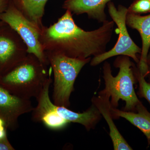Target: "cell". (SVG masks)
Returning a JSON list of instances; mask_svg holds the SVG:
<instances>
[{
	"mask_svg": "<svg viewBox=\"0 0 150 150\" xmlns=\"http://www.w3.org/2000/svg\"><path fill=\"white\" fill-rule=\"evenodd\" d=\"M28 48L8 25L0 26V75L8 71L27 56Z\"/></svg>",
	"mask_w": 150,
	"mask_h": 150,
	"instance_id": "7",
	"label": "cell"
},
{
	"mask_svg": "<svg viewBox=\"0 0 150 150\" xmlns=\"http://www.w3.org/2000/svg\"><path fill=\"white\" fill-rule=\"evenodd\" d=\"M5 23L4 22L1 21H0V26H1V25H3L5 24Z\"/></svg>",
	"mask_w": 150,
	"mask_h": 150,
	"instance_id": "23",
	"label": "cell"
},
{
	"mask_svg": "<svg viewBox=\"0 0 150 150\" xmlns=\"http://www.w3.org/2000/svg\"><path fill=\"white\" fill-rule=\"evenodd\" d=\"M10 0H0V14L4 12L8 7Z\"/></svg>",
	"mask_w": 150,
	"mask_h": 150,
	"instance_id": "19",
	"label": "cell"
},
{
	"mask_svg": "<svg viewBox=\"0 0 150 150\" xmlns=\"http://www.w3.org/2000/svg\"><path fill=\"white\" fill-rule=\"evenodd\" d=\"M108 7L110 16L118 27V40L111 50L94 57L91 62V65L97 66L109 58L118 56H128L138 64L140 59L139 54L141 55L142 48L134 43L127 30L126 17L128 8L121 5L116 8L114 3L111 2L108 4Z\"/></svg>",
	"mask_w": 150,
	"mask_h": 150,
	"instance_id": "5",
	"label": "cell"
},
{
	"mask_svg": "<svg viewBox=\"0 0 150 150\" xmlns=\"http://www.w3.org/2000/svg\"><path fill=\"white\" fill-rule=\"evenodd\" d=\"M45 52L54 73L53 103L58 106L69 107L75 81L84 66L90 62L91 58L74 59L59 53Z\"/></svg>",
	"mask_w": 150,
	"mask_h": 150,
	"instance_id": "4",
	"label": "cell"
},
{
	"mask_svg": "<svg viewBox=\"0 0 150 150\" xmlns=\"http://www.w3.org/2000/svg\"><path fill=\"white\" fill-rule=\"evenodd\" d=\"M110 110L113 119L120 117L125 118L140 129L146 136L148 146H150V112L142 102L137 105L135 112L118 110L111 107Z\"/></svg>",
	"mask_w": 150,
	"mask_h": 150,
	"instance_id": "14",
	"label": "cell"
},
{
	"mask_svg": "<svg viewBox=\"0 0 150 150\" xmlns=\"http://www.w3.org/2000/svg\"><path fill=\"white\" fill-rule=\"evenodd\" d=\"M114 65L119 69L115 77L112 76L110 64L105 62L103 69L105 87L99 93L110 97L111 107H118L121 99L126 102L123 110L135 112L137 105L141 101L134 88L137 81L134 72L135 65L128 56H120L115 59Z\"/></svg>",
	"mask_w": 150,
	"mask_h": 150,
	"instance_id": "3",
	"label": "cell"
},
{
	"mask_svg": "<svg viewBox=\"0 0 150 150\" xmlns=\"http://www.w3.org/2000/svg\"><path fill=\"white\" fill-rule=\"evenodd\" d=\"M56 113L69 123H77L84 126L87 131L94 129L102 118L98 109L93 104L86 111L79 113L72 111L68 108L53 105Z\"/></svg>",
	"mask_w": 150,
	"mask_h": 150,
	"instance_id": "13",
	"label": "cell"
},
{
	"mask_svg": "<svg viewBox=\"0 0 150 150\" xmlns=\"http://www.w3.org/2000/svg\"><path fill=\"white\" fill-rule=\"evenodd\" d=\"M12 1L25 17L40 29L44 26L42 18L48 0H14Z\"/></svg>",
	"mask_w": 150,
	"mask_h": 150,
	"instance_id": "15",
	"label": "cell"
},
{
	"mask_svg": "<svg viewBox=\"0 0 150 150\" xmlns=\"http://www.w3.org/2000/svg\"><path fill=\"white\" fill-rule=\"evenodd\" d=\"M0 21L8 25L18 34L26 44L28 54L35 55L46 66L49 64L40 42L41 29L26 18L11 1L7 9L0 14Z\"/></svg>",
	"mask_w": 150,
	"mask_h": 150,
	"instance_id": "6",
	"label": "cell"
},
{
	"mask_svg": "<svg viewBox=\"0 0 150 150\" xmlns=\"http://www.w3.org/2000/svg\"><path fill=\"white\" fill-rule=\"evenodd\" d=\"M6 129L5 126L0 127V140L3 139L7 137L6 131Z\"/></svg>",
	"mask_w": 150,
	"mask_h": 150,
	"instance_id": "20",
	"label": "cell"
},
{
	"mask_svg": "<svg viewBox=\"0 0 150 150\" xmlns=\"http://www.w3.org/2000/svg\"><path fill=\"white\" fill-rule=\"evenodd\" d=\"M34 109L30 99L12 93L0 85V118L7 129L16 130L21 115L32 112Z\"/></svg>",
	"mask_w": 150,
	"mask_h": 150,
	"instance_id": "8",
	"label": "cell"
},
{
	"mask_svg": "<svg viewBox=\"0 0 150 150\" xmlns=\"http://www.w3.org/2000/svg\"><path fill=\"white\" fill-rule=\"evenodd\" d=\"M47 66L33 54H28L16 66L0 75V85L18 96L36 99L51 77V68L48 70Z\"/></svg>",
	"mask_w": 150,
	"mask_h": 150,
	"instance_id": "2",
	"label": "cell"
},
{
	"mask_svg": "<svg viewBox=\"0 0 150 150\" xmlns=\"http://www.w3.org/2000/svg\"><path fill=\"white\" fill-rule=\"evenodd\" d=\"M134 72L139 84V96L144 98L150 104V83L148 82L145 77L140 73L138 68L135 67Z\"/></svg>",
	"mask_w": 150,
	"mask_h": 150,
	"instance_id": "16",
	"label": "cell"
},
{
	"mask_svg": "<svg viewBox=\"0 0 150 150\" xmlns=\"http://www.w3.org/2000/svg\"><path fill=\"white\" fill-rule=\"evenodd\" d=\"M113 21L106 20L101 27L85 31L79 27L73 14L67 10L58 21L41 30L40 42L44 51L55 52L74 59H84L106 51L114 29Z\"/></svg>",
	"mask_w": 150,
	"mask_h": 150,
	"instance_id": "1",
	"label": "cell"
},
{
	"mask_svg": "<svg viewBox=\"0 0 150 150\" xmlns=\"http://www.w3.org/2000/svg\"><path fill=\"white\" fill-rule=\"evenodd\" d=\"M52 81L51 78H49L36 98L38 104L32 111V119L35 122L43 123L48 129L60 130L65 128L69 123L60 117L53 107L54 103L49 95V88Z\"/></svg>",
	"mask_w": 150,
	"mask_h": 150,
	"instance_id": "9",
	"label": "cell"
},
{
	"mask_svg": "<svg viewBox=\"0 0 150 150\" xmlns=\"http://www.w3.org/2000/svg\"><path fill=\"white\" fill-rule=\"evenodd\" d=\"M14 148L8 139L7 137L0 140V150H14Z\"/></svg>",
	"mask_w": 150,
	"mask_h": 150,
	"instance_id": "18",
	"label": "cell"
},
{
	"mask_svg": "<svg viewBox=\"0 0 150 150\" xmlns=\"http://www.w3.org/2000/svg\"><path fill=\"white\" fill-rule=\"evenodd\" d=\"M128 12L139 15L150 13V0H134Z\"/></svg>",
	"mask_w": 150,
	"mask_h": 150,
	"instance_id": "17",
	"label": "cell"
},
{
	"mask_svg": "<svg viewBox=\"0 0 150 150\" xmlns=\"http://www.w3.org/2000/svg\"><path fill=\"white\" fill-rule=\"evenodd\" d=\"M5 126V124L4 122L3 121L1 118H0V127L2 126Z\"/></svg>",
	"mask_w": 150,
	"mask_h": 150,
	"instance_id": "22",
	"label": "cell"
},
{
	"mask_svg": "<svg viewBox=\"0 0 150 150\" xmlns=\"http://www.w3.org/2000/svg\"><path fill=\"white\" fill-rule=\"evenodd\" d=\"M110 0H67L63 8L76 15L86 13L90 18L103 23L107 20L105 8Z\"/></svg>",
	"mask_w": 150,
	"mask_h": 150,
	"instance_id": "12",
	"label": "cell"
},
{
	"mask_svg": "<svg viewBox=\"0 0 150 150\" xmlns=\"http://www.w3.org/2000/svg\"><path fill=\"white\" fill-rule=\"evenodd\" d=\"M126 24L129 27L137 30L142 38V46L138 69L145 77L149 74L147 57L150 47V14L142 16L128 12Z\"/></svg>",
	"mask_w": 150,
	"mask_h": 150,
	"instance_id": "10",
	"label": "cell"
},
{
	"mask_svg": "<svg viewBox=\"0 0 150 150\" xmlns=\"http://www.w3.org/2000/svg\"><path fill=\"white\" fill-rule=\"evenodd\" d=\"M147 64L148 69H149V74L148 76H149V79L150 81V47L149 53H148L147 57Z\"/></svg>",
	"mask_w": 150,
	"mask_h": 150,
	"instance_id": "21",
	"label": "cell"
},
{
	"mask_svg": "<svg viewBox=\"0 0 150 150\" xmlns=\"http://www.w3.org/2000/svg\"><path fill=\"white\" fill-rule=\"evenodd\" d=\"M110 97L106 95L99 93L98 96H93L92 98V103L98 109L101 115L107 122L112 140L113 149L115 150H131L133 149L118 131L113 122V118L110 110Z\"/></svg>",
	"mask_w": 150,
	"mask_h": 150,
	"instance_id": "11",
	"label": "cell"
}]
</instances>
